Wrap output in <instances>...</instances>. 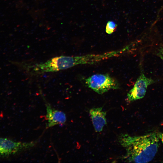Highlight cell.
Masks as SVG:
<instances>
[{
	"instance_id": "obj_9",
	"label": "cell",
	"mask_w": 163,
	"mask_h": 163,
	"mask_svg": "<svg viewBox=\"0 0 163 163\" xmlns=\"http://www.w3.org/2000/svg\"><path fill=\"white\" fill-rule=\"evenodd\" d=\"M155 54L159 57L163 62V45L160 44L156 48L155 52Z\"/></svg>"
},
{
	"instance_id": "obj_3",
	"label": "cell",
	"mask_w": 163,
	"mask_h": 163,
	"mask_svg": "<svg viewBox=\"0 0 163 163\" xmlns=\"http://www.w3.org/2000/svg\"><path fill=\"white\" fill-rule=\"evenodd\" d=\"M85 83L88 88L99 94H103L111 89L120 88L118 81L107 74L93 75L86 78Z\"/></svg>"
},
{
	"instance_id": "obj_10",
	"label": "cell",
	"mask_w": 163,
	"mask_h": 163,
	"mask_svg": "<svg viewBox=\"0 0 163 163\" xmlns=\"http://www.w3.org/2000/svg\"><path fill=\"white\" fill-rule=\"evenodd\" d=\"M158 136L159 138L160 139L161 142L163 143V133H158Z\"/></svg>"
},
{
	"instance_id": "obj_5",
	"label": "cell",
	"mask_w": 163,
	"mask_h": 163,
	"mask_svg": "<svg viewBox=\"0 0 163 163\" xmlns=\"http://www.w3.org/2000/svg\"><path fill=\"white\" fill-rule=\"evenodd\" d=\"M36 143V141L22 142L0 137V155H8L15 154L33 147Z\"/></svg>"
},
{
	"instance_id": "obj_1",
	"label": "cell",
	"mask_w": 163,
	"mask_h": 163,
	"mask_svg": "<svg viewBox=\"0 0 163 163\" xmlns=\"http://www.w3.org/2000/svg\"><path fill=\"white\" fill-rule=\"evenodd\" d=\"M159 139L156 132L140 136L122 134L118 138L126 150L125 161L138 163H147L154 158L158 151Z\"/></svg>"
},
{
	"instance_id": "obj_8",
	"label": "cell",
	"mask_w": 163,
	"mask_h": 163,
	"mask_svg": "<svg viewBox=\"0 0 163 163\" xmlns=\"http://www.w3.org/2000/svg\"><path fill=\"white\" fill-rule=\"evenodd\" d=\"M117 25L113 21H110L107 23L106 31L108 34H111L116 30Z\"/></svg>"
},
{
	"instance_id": "obj_4",
	"label": "cell",
	"mask_w": 163,
	"mask_h": 163,
	"mask_svg": "<svg viewBox=\"0 0 163 163\" xmlns=\"http://www.w3.org/2000/svg\"><path fill=\"white\" fill-rule=\"evenodd\" d=\"M157 80L146 76L142 69L133 87L127 94V100L132 102L143 98L148 86L156 82Z\"/></svg>"
},
{
	"instance_id": "obj_6",
	"label": "cell",
	"mask_w": 163,
	"mask_h": 163,
	"mask_svg": "<svg viewBox=\"0 0 163 163\" xmlns=\"http://www.w3.org/2000/svg\"><path fill=\"white\" fill-rule=\"evenodd\" d=\"M46 118L47 123L46 128H48L59 124H64L66 120V114L63 112L56 110L52 107L48 103L45 102Z\"/></svg>"
},
{
	"instance_id": "obj_7",
	"label": "cell",
	"mask_w": 163,
	"mask_h": 163,
	"mask_svg": "<svg viewBox=\"0 0 163 163\" xmlns=\"http://www.w3.org/2000/svg\"><path fill=\"white\" fill-rule=\"evenodd\" d=\"M93 126L96 132L102 131L104 126L107 124L106 112L101 107L93 108L89 110Z\"/></svg>"
},
{
	"instance_id": "obj_2",
	"label": "cell",
	"mask_w": 163,
	"mask_h": 163,
	"mask_svg": "<svg viewBox=\"0 0 163 163\" xmlns=\"http://www.w3.org/2000/svg\"><path fill=\"white\" fill-rule=\"evenodd\" d=\"M83 63L82 55L61 56L35 65L33 66L32 71L36 73L54 72L69 69L77 65H83Z\"/></svg>"
}]
</instances>
